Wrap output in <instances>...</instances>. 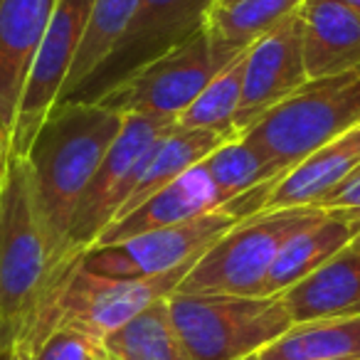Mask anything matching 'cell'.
I'll return each mask as SVG.
<instances>
[{
    "instance_id": "cell-1",
    "label": "cell",
    "mask_w": 360,
    "mask_h": 360,
    "mask_svg": "<svg viewBox=\"0 0 360 360\" xmlns=\"http://www.w3.org/2000/svg\"><path fill=\"white\" fill-rule=\"evenodd\" d=\"M75 264L55 259L35 212L25 158H8L0 188V360H30L60 323Z\"/></svg>"
},
{
    "instance_id": "cell-2",
    "label": "cell",
    "mask_w": 360,
    "mask_h": 360,
    "mask_svg": "<svg viewBox=\"0 0 360 360\" xmlns=\"http://www.w3.org/2000/svg\"><path fill=\"white\" fill-rule=\"evenodd\" d=\"M121 129L124 116L96 101H65L52 109L32 141L25 155L27 178L55 259L67 264L79 262L67 255L75 210Z\"/></svg>"
},
{
    "instance_id": "cell-3",
    "label": "cell",
    "mask_w": 360,
    "mask_h": 360,
    "mask_svg": "<svg viewBox=\"0 0 360 360\" xmlns=\"http://www.w3.org/2000/svg\"><path fill=\"white\" fill-rule=\"evenodd\" d=\"M170 319L191 360H247L291 328L279 296L170 294Z\"/></svg>"
},
{
    "instance_id": "cell-4",
    "label": "cell",
    "mask_w": 360,
    "mask_h": 360,
    "mask_svg": "<svg viewBox=\"0 0 360 360\" xmlns=\"http://www.w3.org/2000/svg\"><path fill=\"white\" fill-rule=\"evenodd\" d=\"M360 126V70L328 79H309L294 96L281 101L264 119L242 134L281 170L328 141Z\"/></svg>"
},
{
    "instance_id": "cell-5",
    "label": "cell",
    "mask_w": 360,
    "mask_h": 360,
    "mask_svg": "<svg viewBox=\"0 0 360 360\" xmlns=\"http://www.w3.org/2000/svg\"><path fill=\"white\" fill-rule=\"evenodd\" d=\"M323 215L319 207H289L245 217L193 264L175 294L262 296L276 255Z\"/></svg>"
},
{
    "instance_id": "cell-6",
    "label": "cell",
    "mask_w": 360,
    "mask_h": 360,
    "mask_svg": "<svg viewBox=\"0 0 360 360\" xmlns=\"http://www.w3.org/2000/svg\"><path fill=\"white\" fill-rule=\"evenodd\" d=\"M235 57L222 52L200 27L150 60L139 62L91 101L119 116L178 119Z\"/></svg>"
},
{
    "instance_id": "cell-7",
    "label": "cell",
    "mask_w": 360,
    "mask_h": 360,
    "mask_svg": "<svg viewBox=\"0 0 360 360\" xmlns=\"http://www.w3.org/2000/svg\"><path fill=\"white\" fill-rule=\"evenodd\" d=\"M195 262L170 269L165 274L143 276V279H111L91 274L79 264L70 274L60 296V326L77 328L86 335L104 340L109 333L129 323L136 314L148 309L155 301L175 294L178 284L186 279Z\"/></svg>"
},
{
    "instance_id": "cell-8",
    "label": "cell",
    "mask_w": 360,
    "mask_h": 360,
    "mask_svg": "<svg viewBox=\"0 0 360 360\" xmlns=\"http://www.w3.org/2000/svg\"><path fill=\"white\" fill-rule=\"evenodd\" d=\"M237 222L240 220L225 210L207 212L195 220L146 232L119 245L89 247L82 255V266L91 274L111 279H143L165 274L188 262H198Z\"/></svg>"
},
{
    "instance_id": "cell-9",
    "label": "cell",
    "mask_w": 360,
    "mask_h": 360,
    "mask_svg": "<svg viewBox=\"0 0 360 360\" xmlns=\"http://www.w3.org/2000/svg\"><path fill=\"white\" fill-rule=\"evenodd\" d=\"M91 6L94 0H57L20 101L18 124L11 139V155L25 158L42 124L60 101L89 25Z\"/></svg>"
},
{
    "instance_id": "cell-10",
    "label": "cell",
    "mask_w": 360,
    "mask_h": 360,
    "mask_svg": "<svg viewBox=\"0 0 360 360\" xmlns=\"http://www.w3.org/2000/svg\"><path fill=\"white\" fill-rule=\"evenodd\" d=\"M175 129V119L163 116H124V129L111 143L99 170L89 180L82 193L79 205L75 210L70 230L67 255L72 259H82L89 247L99 240V235L114 222L121 207V188L139 160L150 150V146Z\"/></svg>"
},
{
    "instance_id": "cell-11",
    "label": "cell",
    "mask_w": 360,
    "mask_h": 360,
    "mask_svg": "<svg viewBox=\"0 0 360 360\" xmlns=\"http://www.w3.org/2000/svg\"><path fill=\"white\" fill-rule=\"evenodd\" d=\"M360 168V126L328 141L304 160L286 170L279 180L255 188L222 210L237 220L257 212L289 210V207H321L345 180Z\"/></svg>"
},
{
    "instance_id": "cell-12",
    "label": "cell",
    "mask_w": 360,
    "mask_h": 360,
    "mask_svg": "<svg viewBox=\"0 0 360 360\" xmlns=\"http://www.w3.org/2000/svg\"><path fill=\"white\" fill-rule=\"evenodd\" d=\"M309 82L301 50L299 18L289 15L247 50L242 96L235 114L240 136Z\"/></svg>"
},
{
    "instance_id": "cell-13",
    "label": "cell",
    "mask_w": 360,
    "mask_h": 360,
    "mask_svg": "<svg viewBox=\"0 0 360 360\" xmlns=\"http://www.w3.org/2000/svg\"><path fill=\"white\" fill-rule=\"evenodd\" d=\"M55 6L57 0H0V131L8 139Z\"/></svg>"
},
{
    "instance_id": "cell-14",
    "label": "cell",
    "mask_w": 360,
    "mask_h": 360,
    "mask_svg": "<svg viewBox=\"0 0 360 360\" xmlns=\"http://www.w3.org/2000/svg\"><path fill=\"white\" fill-rule=\"evenodd\" d=\"M296 18L309 79L360 70V15L343 0H304Z\"/></svg>"
},
{
    "instance_id": "cell-15",
    "label": "cell",
    "mask_w": 360,
    "mask_h": 360,
    "mask_svg": "<svg viewBox=\"0 0 360 360\" xmlns=\"http://www.w3.org/2000/svg\"><path fill=\"white\" fill-rule=\"evenodd\" d=\"M232 139L235 136L220 134V131H183L175 126L163 139L155 141L148 153L139 160V165L131 170L124 188H121V207L116 212V217L129 215L141 202H146L150 195H155L165 186L175 183L180 175L193 170L212 150L220 148L222 143H227Z\"/></svg>"
},
{
    "instance_id": "cell-16",
    "label": "cell",
    "mask_w": 360,
    "mask_h": 360,
    "mask_svg": "<svg viewBox=\"0 0 360 360\" xmlns=\"http://www.w3.org/2000/svg\"><path fill=\"white\" fill-rule=\"evenodd\" d=\"M215 210H220V207H217L212 183L198 163L186 175H180L175 183H170L163 191L150 195L146 202H141L129 215L116 217L99 235L94 247L119 245V242L134 240V237L146 235V232L165 230V227L195 220V217Z\"/></svg>"
},
{
    "instance_id": "cell-17",
    "label": "cell",
    "mask_w": 360,
    "mask_h": 360,
    "mask_svg": "<svg viewBox=\"0 0 360 360\" xmlns=\"http://www.w3.org/2000/svg\"><path fill=\"white\" fill-rule=\"evenodd\" d=\"M291 323L360 314V255L345 247L323 266L279 294Z\"/></svg>"
},
{
    "instance_id": "cell-18",
    "label": "cell",
    "mask_w": 360,
    "mask_h": 360,
    "mask_svg": "<svg viewBox=\"0 0 360 360\" xmlns=\"http://www.w3.org/2000/svg\"><path fill=\"white\" fill-rule=\"evenodd\" d=\"M355 235H358V220L323 215L319 222L291 237L284 250L276 255L262 286V296H279L281 291H286L311 271L323 266L328 259H333L338 252H343Z\"/></svg>"
},
{
    "instance_id": "cell-19",
    "label": "cell",
    "mask_w": 360,
    "mask_h": 360,
    "mask_svg": "<svg viewBox=\"0 0 360 360\" xmlns=\"http://www.w3.org/2000/svg\"><path fill=\"white\" fill-rule=\"evenodd\" d=\"M215 0H141L139 13L116 55H129L139 50L146 60H150L158 52L168 50L170 45L200 30Z\"/></svg>"
},
{
    "instance_id": "cell-20",
    "label": "cell",
    "mask_w": 360,
    "mask_h": 360,
    "mask_svg": "<svg viewBox=\"0 0 360 360\" xmlns=\"http://www.w3.org/2000/svg\"><path fill=\"white\" fill-rule=\"evenodd\" d=\"M255 360H360V314L294 323Z\"/></svg>"
},
{
    "instance_id": "cell-21",
    "label": "cell",
    "mask_w": 360,
    "mask_h": 360,
    "mask_svg": "<svg viewBox=\"0 0 360 360\" xmlns=\"http://www.w3.org/2000/svg\"><path fill=\"white\" fill-rule=\"evenodd\" d=\"M304 0H230L215 3L207 13L205 30L227 55H242L259 37L294 15Z\"/></svg>"
},
{
    "instance_id": "cell-22",
    "label": "cell",
    "mask_w": 360,
    "mask_h": 360,
    "mask_svg": "<svg viewBox=\"0 0 360 360\" xmlns=\"http://www.w3.org/2000/svg\"><path fill=\"white\" fill-rule=\"evenodd\" d=\"M139 6L141 0H94L79 55H77L75 65H72L62 96L75 94L79 86H84L116 55L121 40H124L136 13H139Z\"/></svg>"
},
{
    "instance_id": "cell-23",
    "label": "cell",
    "mask_w": 360,
    "mask_h": 360,
    "mask_svg": "<svg viewBox=\"0 0 360 360\" xmlns=\"http://www.w3.org/2000/svg\"><path fill=\"white\" fill-rule=\"evenodd\" d=\"M101 343L109 360H191L170 319L168 299L150 304Z\"/></svg>"
},
{
    "instance_id": "cell-24",
    "label": "cell",
    "mask_w": 360,
    "mask_h": 360,
    "mask_svg": "<svg viewBox=\"0 0 360 360\" xmlns=\"http://www.w3.org/2000/svg\"><path fill=\"white\" fill-rule=\"evenodd\" d=\"M200 168L210 178L220 210L255 188L279 180L284 175V170L274 160L266 158L257 146L247 143L242 136L212 150L200 163Z\"/></svg>"
},
{
    "instance_id": "cell-25",
    "label": "cell",
    "mask_w": 360,
    "mask_h": 360,
    "mask_svg": "<svg viewBox=\"0 0 360 360\" xmlns=\"http://www.w3.org/2000/svg\"><path fill=\"white\" fill-rule=\"evenodd\" d=\"M247 50L237 55L215 79L195 96L191 106L175 119V126L183 131H220V134L240 139L235 129V114L242 96V79H245Z\"/></svg>"
},
{
    "instance_id": "cell-26",
    "label": "cell",
    "mask_w": 360,
    "mask_h": 360,
    "mask_svg": "<svg viewBox=\"0 0 360 360\" xmlns=\"http://www.w3.org/2000/svg\"><path fill=\"white\" fill-rule=\"evenodd\" d=\"M30 360H109L104 343L77 328L60 326Z\"/></svg>"
},
{
    "instance_id": "cell-27",
    "label": "cell",
    "mask_w": 360,
    "mask_h": 360,
    "mask_svg": "<svg viewBox=\"0 0 360 360\" xmlns=\"http://www.w3.org/2000/svg\"><path fill=\"white\" fill-rule=\"evenodd\" d=\"M326 215L343 217V220H360V168L345 180L343 186L319 207Z\"/></svg>"
},
{
    "instance_id": "cell-28",
    "label": "cell",
    "mask_w": 360,
    "mask_h": 360,
    "mask_svg": "<svg viewBox=\"0 0 360 360\" xmlns=\"http://www.w3.org/2000/svg\"><path fill=\"white\" fill-rule=\"evenodd\" d=\"M8 158H11V139H8V136L0 131V188H3V183H6Z\"/></svg>"
},
{
    "instance_id": "cell-29",
    "label": "cell",
    "mask_w": 360,
    "mask_h": 360,
    "mask_svg": "<svg viewBox=\"0 0 360 360\" xmlns=\"http://www.w3.org/2000/svg\"><path fill=\"white\" fill-rule=\"evenodd\" d=\"M348 250H353V252H358V255H360V220H358V235L353 237V242L348 245Z\"/></svg>"
},
{
    "instance_id": "cell-30",
    "label": "cell",
    "mask_w": 360,
    "mask_h": 360,
    "mask_svg": "<svg viewBox=\"0 0 360 360\" xmlns=\"http://www.w3.org/2000/svg\"><path fill=\"white\" fill-rule=\"evenodd\" d=\"M343 3L350 8V11H355V13L360 15V0H343Z\"/></svg>"
},
{
    "instance_id": "cell-31",
    "label": "cell",
    "mask_w": 360,
    "mask_h": 360,
    "mask_svg": "<svg viewBox=\"0 0 360 360\" xmlns=\"http://www.w3.org/2000/svg\"><path fill=\"white\" fill-rule=\"evenodd\" d=\"M215 3H230V0H215Z\"/></svg>"
},
{
    "instance_id": "cell-32",
    "label": "cell",
    "mask_w": 360,
    "mask_h": 360,
    "mask_svg": "<svg viewBox=\"0 0 360 360\" xmlns=\"http://www.w3.org/2000/svg\"><path fill=\"white\" fill-rule=\"evenodd\" d=\"M247 360H255V358H247Z\"/></svg>"
}]
</instances>
